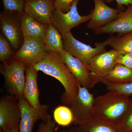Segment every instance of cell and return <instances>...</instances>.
Instances as JSON below:
<instances>
[{
    "label": "cell",
    "mask_w": 132,
    "mask_h": 132,
    "mask_svg": "<svg viewBox=\"0 0 132 132\" xmlns=\"http://www.w3.org/2000/svg\"><path fill=\"white\" fill-rule=\"evenodd\" d=\"M5 11L24 12L25 0H2Z\"/></svg>",
    "instance_id": "cell-25"
},
{
    "label": "cell",
    "mask_w": 132,
    "mask_h": 132,
    "mask_svg": "<svg viewBox=\"0 0 132 132\" xmlns=\"http://www.w3.org/2000/svg\"><path fill=\"white\" fill-rule=\"evenodd\" d=\"M55 0H25L24 12L43 24L51 23Z\"/></svg>",
    "instance_id": "cell-14"
},
{
    "label": "cell",
    "mask_w": 132,
    "mask_h": 132,
    "mask_svg": "<svg viewBox=\"0 0 132 132\" xmlns=\"http://www.w3.org/2000/svg\"><path fill=\"white\" fill-rule=\"evenodd\" d=\"M108 91H114L129 95L132 94V82L124 85H114L104 84Z\"/></svg>",
    "instance_id": "cell-26"
},
{
    "label": "cell",
    "mask_w": 132,
    "mask_h": 132,
    "mask_svg": "<svg viewBox=\"0 0 132 132\" xmlns=\"http://www.w3.org/2000/svg\"><path fill=\"white\" fill-rule=\"evenodd\" d=\"M125 11L119 13L117 19L105 26L95 30L96 35L118 33L123 35L132 32V5L127 6Z\"/></svg>",
    "instance_id": "cell-15"
},
{
    "label": "cell",
    "mask_w": 132,
    "mask_h": 132,
    "mask_svg": "<svg viewBox=\"0 0 132 132\" xmlns=\"http://www.w3.org/2000/svg\"><path fill=\"white\" fill-rule=\"evenodd\" d=\"M61 58L79 83L82 87L90 89L94 86L88 65L63 49Z\"/></svg>",
    "instance_id": "cell-12"
},
{
    "label": "cell",
    "mask_w": 132,
    "mask_h": 132,
    "mask_svg": "<svg viewBox=\"0 0 132 132\" xmlns=\"http://www.w3.org/2000/svg\"><path fill=\"white\" fill-rule=\"evenodd\" d=\"M33 66L37 71L54 77L61 83L65 89L61 102L70 105L78 94L79 85L61 60L60 54L46 52L44 59Z\"/></svg>",
    "instance_id": "cell-1"
},
{
    "label": "cell",
    "mask_w": 132,
    "mask_h": 132,
    "mask_svg": "<svg viewBox=\"0 0 132 132\" xmlns=\"http://www.w3.org/2000/svg\"><path fill=\"white\" fill-rule=\"evenodd\" d=\"M20 16L24 38H42L43 37L48 24L40 22L24 12L20 13Z\"/></svg>",
    "instance_id": "cell-17"
},
{
    "label": "cell",
    "mask_w": 132,
    "mask_h": 132,
    "mask_svg": "<svg viewBox=\"0 0 132 132\" xmlns=\"http://www.w3.org/2000/svg\"><path fill=\"white\" fill-rule=\"evenodd\" d=\"M94 99L93 95L89 92L88 89L79 85L78 94L70 105L74 122L77 125L92 118Z\"/></svg>",
    "instance_id": "cell-11"
},
{
    "label": "cell",
    "mask_w": 132,
    "mask_h": 132,
    "mask_svg": "<svg viewBox=\"0 0 132 132\" xmlns=\"http://www.w3.org/2000/svg\"><path fill=\"white\" fill-rule=\"evenodd\" d=\"M79 0H75L71 9L66 13L57 12L54 10L53 12L51 23L57 28L62 36L71 32L73 28L78 27L83 22L90 20L91 13L85 16L79 14L77 5Z\"/></svg>",
    "instance_id": "cell-7"
},
{
    "label": "cell",
    "mask_w": 132,
    "mask_h": 132,
    "mask_svg": "<svg viewBox=\"0 0 132 132\" xmlns=\"http://www.w3.org/2000/svg\"><path fill=\"white\" fill-rule=\"evenodd\" d=\"M0 132H20V125L10 129L5 130H0Z\"/></svg>",
    "instance_id": "cell-31"
},
{
    "label": "cell",
    "mask_w": 132,
    "mask_h": 132,
    "mask_svg": "<svg viewBox=\"0 0 132 132\" xmlns=\"http://www.w3.org/2000/svg\"><path fill=\"white\" fill-rule=\"evenodd\" d=\"M75 0H55V10L57 12L67 13L71 9Z\"/></svg>",
    "instance_id": "cell-27"
},
{
    "label": "cell",
    "mask_w": 132,
    "mask_h": 132,
    "mask_svg": "<svg viewBox=\"0 0 132 132\" xmlns=\"http://www.w3.org/2000/svg\"><path fill=\"white\" fill-rule=\"evenodd\" d=\"M38 72V71L35 68L33 65H26V81L23 94L29 104L36 109L39 108L42 105L39 100Z\"/></svg>",
    "instance_id": "cell-16"
},
{
    "label": "cell",
    "mask_w": 132,
    "mask_h": 132,
    "mask_svg": "<svg viewBox=\"0 0 132 132\" xmlns=\"http://www.w3.org/2000/svg\"><path fill=\"white\" fill-rule=\"evenodd\" d=\"M71 129L73 132H122L116 126L93 117Z\"/></svg>",
    "instance_id": "cell-18"
},
{
    "label": "cell",
    "mask_w": 132,
    "mask_h": 132,
    "mask_svg": "<svg viewBox=\"0 0 132 132\" xmlns=\"http://www.w3.org/2000/svg\"><path fill=\"white\" fill-rule=\"evenodd\" d=\"M113 0H105V2L107 3H111L113 1ZM117 3L118 9L121 10L124 5L128 6V5H132V0H114Z\"/></svg>",
    "instance_id": "cell-30"
},
{
    "label": "cell",
    "mask_w": 132,
    "mask_h": 132,
    "mask_svg": "<svg viewBox=\"0 0 132 132\" xmlns=\"http://www.w3.org/2000/svg\"><path fill=\"white\" fill-rule=\"evenodd\" d=\"M42 39L46 52H56L60 54L64 49L62 36L51 23L48 25Z\"/></svg>",
    "instance_id": "cell-20"
},
{
    "label": "cell",
    "mask_w": 132,
    "mask_h": 132,
    "mask_svg": "<svg viewBox=\"0 0 132 132\" xmlns=\"http://www.w3.org/2000/svg\"><path fill=\"white\" fill-rule=\"evenodd\" d=\"M122 64L127 68L132 69V53L120 54L117 60V64Z\"/></svg>",
    "instance_id": "cell-29"
},
{
    "label": "cell",
    "mask_w": 132,
    "mask_h": 132,
    "mask_svg": "<svg viewBox=\"0 0 132 132\" xmlns=\"http://www.w3.org/2000/svg\"><path fill=\"white\" fill-rule=\"evenodd\" d=\"M10 43L4 35L0 34V61L2 63H6L13 59L15 53Z\"/></svg>",
    "instance_id": "cell-23"
},
{
    "label": "cell",
    "mask_w": 132,
    "mask_h": 132,
    "mask_svg": "<svg viewBox=\"0 0 132 132\" xmlns=\"http://www.w3.org/2000/svg\"><path fill=\"white\" fill-rule=\"evenodd\" d=\"M104 84L120 85L132 82V69L117 64L110 73L102 79Z\"/></svg>",
    "instance_id": "cell-19"
},
{
    "label": "cell",
    "mask_w": 132,
    "mask_h": 132,
    "mask_svg": "<svg viewBox=\"0 0 132 132\" xmlns=\"http://www.w3.org/2000/svg\"><path fill=\"white\" fill-rule=\"evenodd\" d=\"M55 127L56 123L51 118L40 124L37 132H54ZM59 132H64V130H61Z\"/></svg>",
    "instance_id": "cell-28"
},
{
    "label": "cell",
    "mask_w": 132,
    "mask_h": 132,
    "mask_svg": "<svg viewBox=\"0 0 132 132\" xmlns=\"http://www.w3.org/2000/svg\"><path fill=\"white\" fill-rule=\"evenodd\" d=\"M128 96L109 91L95 98L92 117L117 126L131 103Z\"/></svg>",
    "instance_id": "cell-2"
},
{
    "label": "cell",
    "mask_w": 132,
    "mask_h": 132,
    "mask_svg": "<svg viewBox=\"0 0 132 132\" xmlns=\"http://www.w3.org/2000/svg\"><path fill=\"white\" fill-rule=\"evenodd\" d=\"M46 51L42 38L24 37L22 45L13 59L26 65H34L44 59Z\"/></svg>",
    "instance_id": "cell-6"
},
{
    "label": "cell",
    "mask_w": 132,
    "mask_h": 132,
    "mask_svg": "<svg viewBox=\"0 0 132 132\" xmlns=\"http://www.w3.org/2000/svg\"><path fill=\"white\" fill-rule=\"evenodd\" d=\"M94 8L91 11V16L88 28L94 31L105 26L117 19L122 10L110 7L105 0H93Z\"/></svg>",
    "instance_id": "cell-13"
},
{
    "label": "cell",
    "mask_w": 132,
    "mask_h": 132,
    "mask_svg": "<svg viewBox=\"0 0 132 132\" xmlns=\"http://www.w3.org/2000/svg\"><path fill=\"white\" fill-rule=\"evenodd\" d=\"M26 65L13 59L0 65V72L5 79L8 92L18 100L24 95Z\"/></svg>",
    "instance_id": "cell-3"
},
{
    "label": "cell",
    "mask_w": 132,
    "mask_h": 132,
    "mask_svg": "<svg viewBox=\"0 0 132 132\" xmlns=\"http://www.w3.org/2000/svg\"><path fill=\"white\" fill-rule=\"evenodd\" d=\"M112 38L109 45L120 54L132 53V32Z\"/></svg>",
    "instance_id": "cell-21"
},
{
    "label": "cell",
    "mask_w": 132,
    "mask_h": 132,
    "mask_svg": "<svg viewBox=\"0 0 132 132\" xmlns=\"http://www.w3.org/2000/svg\"><path fill=\"white\" fill-rule=\"evenodd\" d=\"M21 112L19 100L6 95L0 100V130L13 128L20 125Z\"/></svg>",
    "instance_id": "cell-10"
},
{
    "label": "cell",
    "mask_w": 132,
    "mask_h": 132,
    "mask_svg": "<svg viewBox=\"0 0 132 132\" xmlns=\"http://www.w3.org/2000/svg\"><path fill=\"white\" fill-rule=\"evenodd\" d=\"M64 132H73V131L72 130L71 128L69 129H66V130H64Z\"/></svg>",
    "instance_id": "cell-32"
},
{
    "label": "cell",
    "mask_w": 132,
    "mask_h": 132,
    "mask_svg": "<svg viewBox=\"0 0 132 132\" xmlns=\"http://www.w3.org/2000/svg\"><path fill=\"white\" fill-rule=\"evenodd\" d=\"M120 53L113 49L95 56L90 61L88 68L91 73L93 82L95 86L101 82L117 64Z\"/></svg>",
    "instance_id": "cell-8"
},
{
    "label": "cell",
    "mask_w": 132,
    "mask_h": 132,
    "mask_svg": "<svg viewBox=\"0 0 132 132\" xmlns=\"http://www.w3.org/2000/svg\"><path fill=\"white\" fill-rule=\"evenodd\" d=\"M117 127L122 132H132V101Z\"/></svg>",
    "instance_id": "cell-24"
},
{
    "label": "cell",
    "mask_w": 132,
    "mask_h": 132,
    "mask_svg": "<svg viewBox=\"0 0 132 132\" xmlns=\"http://www.w3.org/2000/svg\"><path fill=\"white\" fill-rule=\"evenodd\" d=\"M53 117L55 123L61 126H68L74 122L71 108L65 105H60L55 108Z\"/></svg>",
    "instance_id": "cell-22"
},
{
    "label": "cell",
    "mask_w": 132,
    "mask_h": 132,
    "mask_svg": "<svg viewBox=\"0 0 132 132\" xmlns=\"http://www.w3.org/2000/svg\"><path fill=\"white\" fill-rule=\"evenodd\" d=\"M0 24L1 33L10 43L15 52H17L24 39L20 13L4 10L0 13Z\"/></svg>",
    "instance_id": "cell-5"
},
{
    "label": "cell",
    "mask_w": 132,
    "mask_h": 132,
    "mask_svg": "<svg viewBox=\"0 0 132 132\" xmlns=\"http://www.w3.org/2000/svg\"><path fill=\"white\" fill-rule=\"evenodd\" d=\"M62 36L64 49L87 65L95 56L106 51L105 48L112 38L110 37L103 42L96 43L95 47H93L76 39L71 32Z\"/></svg>",
    "instance_id": "cell-4"
},
{
    "label": "cell",
    "mask_w": 132,
    "mask_h": 132,
    "mask_svg": "<svg viewBox=\"0 0 132 132\" xmlns=\"http://www.w3.org/2000/svg\"><path fill=\"white\" fill-rule=\"evenodd\" d=\"M19 101L21 112L20 132H32L36 121L39 120L45 121L52 118L48 112L47 105H42L39 108H34L28 103L24 95L19 99Z\"/></svg>",
    "instance_id": "cell-9"
}]
</instances>
